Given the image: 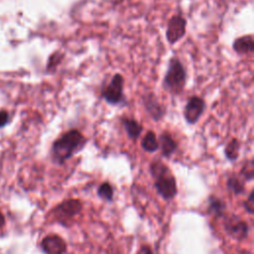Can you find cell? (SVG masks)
Masks as SVG:
<instances>
[{"instance_id": "obj_1", "label": "cell", "mask_w": 254, "mask_h": 254, "mask_svg": "<svg viewBox=\"0 0 254 254\" xmlns=\"http://www.w3.org/2000/svg\"><path fill=\"white\" fill-rule=\"evenodd\" d=\"M86 143L87 139L80 130L72 128L65 131L52 145V161L57 165H64L73 155L81 151Z\"/></svg>"}, {"instance_id": "obj_2", "label": "cell", "mask_w": 254, "mask_h": 254, "mask_svg": "<svg viewBox=\"0 0 254 254\" xmlns=\"http://www.w3.org/2000/svg\"><path fill=\"white\" fill-rule=\"evenodd\" d=\"M150 173L155 180V188L158 193L167 200L173 199L177 192V182L169 167L160 160L150 164Z\"/></svg>"}, {"instance_id": "obj_3", "label": "cell", "mask_w": 254, "mask_h": 254, "mask_svg": "<svg viewBox=\"0 0 254 254\" xmlns=\"http://www.w3.org/2000/svg\"><path fill=\"white\" fill-rule=\"evenodd\" d=\"M188 71L178 57L170 58L165 75L163 77V88L172 95H180L184 92L187 84Z\"/></svg>"}, {"instance_id": "obj_4", "label": "cell", "mask_w": 254, "mask_h": 254, "mask_svg": "<svg viewBox=\"0 0 254 254\" xmlns=\"http://www.w3.org/2000/svg\"><path fill=\"white\" fill-rule=\"evenodd\" d=\"M124 76L119 72L114 73L110 81L101 88L100 94L102 99L112 106L125 104L126 98L124 95Z\"/></svg>"}, {"instance_id": "obj_5", "label": "cell", "mask_w": 254, "mask_h": 254, "mask_svg": "<svg viewBox=\"0 0 254 254\" xmlns=\"http://www.w3.org/2000/svg\"><path fill=\"white\" fill-rule=\"evenodd\" d=\"M82 210V202L78 198H67L59 203L53 210L56 221L67 226Z\"/></svg>"}, {"instance_id": "obj_6", "label": "cell", "mask_w": 254, "mask_h": 254, "mask_svg": "<svg viewBox=\"0 0 254 254\" xmlns=\"http://www.w3.org/2000/svg\"><path fill=\"white\" fill-rule=\"evenodd\" d=\"M188 22L181 14H174L167 23L166 40L170 45H175L180 42L187 33Z\"/></svg>"}, {"instance_id": "obj_7", "label": "cell", "mask_w": 254, "mask_h": 254, "mask_svg": "<svg viewBox=\"0 0 254 254\" xmlns=\"http://www.w3.org/2000/svg\"><path fill=\"white\" fill-rule=\"evenodd\" d=\"M206 108V103L204 99L198 95L190 96L183 110V116L185 121L189 125H195Z\"/></svg>"}, {"instance_id": "obj_8", "label": "cell", "mask_w": 254, "mask_h": 254, "mask_svg": "<svg viewBox=\"0 0 254 254\" xmlns=\"http://www.w3.org/2000/svg\"><path fill=\"white\" fill-rule=\"evenodd\" d=\"M142 104L148 116L155 122L162 120L167 113L166 107L159 101L156 94L152 91L142 95Z\"/></svg>"}, {"instance_id": "obj_9", "label": "cell", "mask_w": 254, "mask_h": 254, "mask_svg": "<svg viewBox=\"0 0 254 254\" xmlns=\"http://www.w3.org/2000/svg\"><path fill=\"white\" fill-rule=\"evenodd\" d=\"M224 229L229 236L237 240L246 239L249 234V225L247 222L236 216L229 217L225 220Z\"/></svg>"}, {"instance_id": "obj_10", "label": "cell", "mask_w": 254, "mask_h": 254, "mask_svg": "<svg viewBox=\"0 0 254 254\" xmlns=\"http://www.w3.org/2000/svg\"><path fill=\"white\" fill-rule=\"evenodd\" d=\"M41 248L45 254H65L67 245L62 236L49 234L42 239Z\"/></svg>"}, {"instance_id": "obj_11", "label": "cell", "mask_w": 254, "mask_h": 254, "mask_svg": "<svg viewBox=\"0 0 254 254\" xmlns=\"http://www.w3.org/2000/svg\"><path fill=\"white\" fill-rule=\"evenodd\" d=\"M159 148L161 149L162 156L165 158H170L178 149V142L168 131H164L159 135L158 138Z\"/></svg>"}, {"instance_id": "obj_12", "label": "cell", "mask_w": 254, "mask_h": 254, "mask_svg": "<svg viewBox=\"0 0 254 254\" xmlns=\"http://www.w3.org/2000/svg\"><path fill=\"white\" fill-rule=\"evenodd\" d=\"M232 50L239 56L250 55L254 52V38L251 34L236 38L232 43Z\"/></svg>"}, {"instance_id": "obj_13", "label": "cell", "mask_w": 254, "mask_h": 254, "mask_svg": "<svg viewBox=\"0 0 254 254\" xmlns=\"http://www.w3.org/2000/svg\"><path fill=\"white\" fill-rule=\"evenodd\" d=\"M120 122L126 132L128 138L132 141H136L143 132V125L135 118L123 116L120 118Z\"/></svg>"}, {"instance_id": "obj_14", "label": "cell", "mask_w": 254, "mask_h": 254, "mask_svg": "<svg viewBox=\"0 0 254 254\" xmlns=\"http://www.w3.org/2000/svg\"><path fill=\"white\" fill-rule=\"evenodd\" d=\"M141 148L147 153H154L159 150V142L156 133L153 130H148L141 139Z\"/></svg>"}, {"instance_id": "obj_15", "label": "cell", "mask_w": 254, "mask_h": 254, "mask_svg": "<svg viewBox=\"0 0 254 254\" xmlns=\"http://www.w3.org/2000/svg\"><path fill=\"white\" fill-rule=\"evenodd\" d=\"M239 150H240V143L237 138H232L228 141V143L224 147V156L225 158L230 161L234 162L239 157Z\"/></svg>"}, {"instance_id": "obj_16", "label": "cell", "mask_w": 254, "mask_h": 254, "mask_svg": "<svg viewBox=\"0 0 254 254\" xmlns=\"http://www.w3.org/2000/svg\"><path fill=\"white\" fill-rule=\"evenodd\" d=\"M225 210V203L216 196H210L208 199V212L219 218L223 215Z\"/></svg>"}, {"instance_id": "obj_17", "label": "cell", "mask_w": 254, "mask_h": 254, "mask_svg": "<svg viewBox=\"0 0 254 254\" xmlns=\"http://www.w3.org/2000/svg\"><path fill=\"white\" fill-rule=\"evenodd\" d=\"M226 187L227 190L234 194H240L244 191V184L236 175H232L227 179Z\"/></svg>"}, {"instance_id": "obj_18", "label": "cell", "mask_w": 254, "mask_h": 254, "mask_svg": "<svg viewBox=\"0 0 254 254\" xmlns=\"http://www.w3.org/2000/svg\"><path fill=\"white\" fill-rule=\"evenodd\" d=\"M64 58V53H62L60 51L54 52L49 57V60H48V63H47V66H46L47 71L50 72V73H54L56 71V69L58 68V66L62 64Z\"/></svg>"}, {"instance_id": "obj_19", "label": "cell", "mask_w": 254, "mask_h": 254, "mask_svg": "<svg viewBox=\"0 0 254 254\" xmlns=\"http://www.w3.org/2000/svg\"><path fill=\"white\" fill-rule=\"evenodd\" d=\"M97 195L106 201H112L114 195V190L112 185L108 182L101 183L97 189Z\"/></svg>"}, {"instance_id": "obj_20", "label": "cell", "mask_w": 254, "mask_h": 254, "mask_svg": "<svg viewBox=\"0 0 254 254\" xmlns=\"http://www.w3.org/2000/svg\"><path fill=\"white\" fill-rule=\"evenodd\" d=\"M240 176L247 182H250L253 180L254 177V164L253 160L250 159L245 162L243 165L241 171H240Z\"/></svg>"}, {"instance_id": "obj_21", "label": "cell", "mask_w": 254, "mask_h": 254, "mask_svg": "<svg viewBox=\"0 0 254 254\" xmlns=\"http://www.w3.org/2000/svg\"><path fill=\"white\" fill-rule=\"evenodd\" d=\"M243 206H244V209L249 214H253V212H254V190H251L247 198L243 201Z\"/></svg>"}, {"instance_id": "obj_22", "label": "cell", "mask_w": 254, "mask_h": 254, "mask_svg": "<svg viewBox=\"0 0 254 254\" xmlns=\"http://www.w3.org/2000/svg\"><path fill=\"white\" fill-rule=\"evenodd\" d=\"M9 121V114L7 111L5 110H1L0 111V128L3 127L4 125H6Z\"/></svg>"}, {"instance_id": "obj_23", "label": "cell", "mask_w": 254, "mask_h": 254, "mask_svg": "<svg viewBox=\"0 0 254 254\" xmlns=\"http://www.w3.org/2000/svg\"><path fill=\"white\" fill-rule=\"evenodd\" d=\"M137 254H154V253H153L152 248L149 245L145 244V245H142L140 247V249L138 250Z\"/></svg>"}, {"instance_id": "obj_24", "label": "cell", "mask_w": 254, "mask_h": 254, "mask_svg": "<svg viewBox=\"0 0 254 254\" xmlns=\"http://www.w3.org/2000/svg\"><path fill=\"white\" fill-rule=\"evenodd\" d=\"M4 223H5V217H4L3 213L0 211V229L4 226Z\"/></svg>"}]
</instances>
